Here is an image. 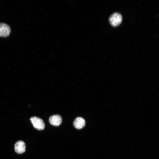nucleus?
<instances>
[{
    "label": "nucleus",
    "mask_w": 159,
    "mask_h": 159,
    "mask_svg": "<svg viewBox=\"0 0 159 159\" xmlns=\"http://www.w3.org/2000/svg\"><path fill=\"white\" fill-rule=\"evenodd\" d=\"M62 121V117L60 115H52L49 118V123L54 126H58L60 125Z\"/></svg>",
    "instance_id": "obj_4"
},
{
    "label": "nucleus",
    "mask_w": 159,
    "mask_h": 159,
    "mask_svg": "<svg viewBox=\"0 0 159 159\" xmlns=\"http://www.w3.org/2000/svg\"><path fill=\"white\" fill-rule=\"evenodd\" d=\"M14 150L17 154H20L24 152L26 150V145L23 141L20 140L17 141L14 145Z\"/></svg>",
    "instance_id": "obj_5"
},
{
    "label": "nucleus",
    "mask_w": 159,
    "mask_h": 159,
    "mask_svg": "<svg viewBox=\"0 0 159 159\" xmlns=\"http://www.w3.org/2000/svg\"><path fill=\"white\" fill-rule=\"evenodd\" d=\"M34 127L38 130H43L45 128V125L43 120L40 118L33 116L30 119Z\"/></svg>",
    "instance_id": "obj_1"
},
{
    "label": "nucleus",
    "mask_w": 159,
    "mask_h": 159,
    "mask_svg": "<svg viewBox=\"0 0 159 159\" xmlns=\"http://www.w3.org/2000/svg\"><path fill=\"white\" fill-rule=\"evenodd\" d=\"M122 17L121 15L117 12H115L112 14L109 18V21L112 25L117 26L121 22Z\"/></svg>",
    "instance_id": "obj_2"
},
{
    "label": "nucleus",
    "mask_w": 159,
    "mask_h": 159,
    "mask_svg": "<svg viewBox=\"0 0 159 159\" xmlns=\"http://www.w3.org/2000/svg\"><path fill=\"white\" fill-rule=\"evenodd\" d=\"M11 32L10 27L8 24L0 23V37H7L9 36Z\"/></svg>",
    "instance_id": "obj_3"
},
{
    "label": "nucleus",
    "mask_w": 159,
    "mask_h": 159,
    "mask_svg": "<svg viewBox=\"0 0 159 159\" xmlns=\"http://www.w3.org/2000/svg\"><path fill=\"white\" fill-rule=\"evenodd\" d=\"M85 125V119L81 117H78L76 118L73 122L74 126L77 129H81L83 128Z\"/></svg>",
    "instance_id": "obj_6"
}]
</instances>
